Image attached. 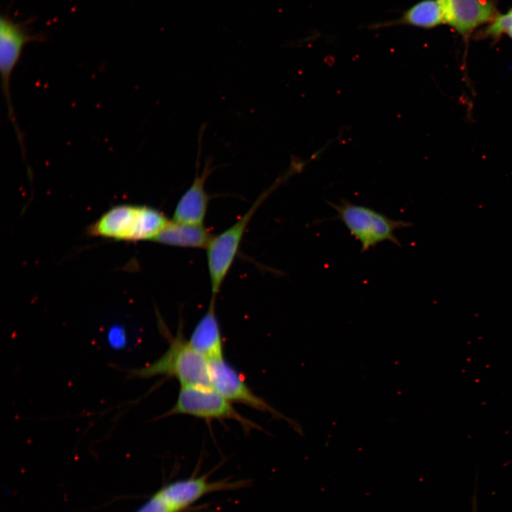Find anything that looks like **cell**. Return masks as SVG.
Returning <instances> with one entry per match:
<instances>
[{
  "mask_svg": "<svg viewBox=\"0 0 512 512\" xmlns=\"http://www.w3.org/2000/svg\"><path fill=\"white\" fill-rule=\"evenodd\" d=\"M169 221L160 211L150 207L119 206L94 223L90 233L117 240H154Z\"/></svg>",
  "mask_w": 512,
  "mask_h": 512,
  "instance_id": "3",
  "label": "cell"
},
{
  "mask_svg": "<svg viewBox=\"0 0 512 512\" xmlns=\"http://www.w3.org/2000/svg\"><path fill=\"white\" fill-rule=\"evenodd\" d=\"M208 361L211 388L227 400L270 412L279 417H285L256 395L246 384L243 377L223 357Z\"/></svg>",
  "mask_w": 512,
  "mask_h": 512,
  "instance_id": "7",
  "label": "cell"
},
{
  "mask_svg": "<svg viewBox=\"0 0 512 512\" xmlns=\"http://www.w3.org/2000/svg\"><path fill=\"white\" fill-rule=\"evenodd\" d=\"M214 235L203 225L183 224L171 220L154 240L176 247L206 249Z\"/></svg>",
  "mask_w": 512,
  "mask_h": 512,
  "instance_id": "12",
  "label": "cell"
},
{
  "mask_svg": "<svg viewBox=\"0 0 512 512\" xmlns=\"http://www.w3.org/2000/svg\"><path fill=\"white\" fill-rule=\"evenodd\" d=\"M189 345L208 361L223 357L222 334L215 313V299L197 323L189 339Z\"/></svg>",
  "mask_w": 512,
  "mask_h": 512,
  "instance_id": "11",
  "label": "cell"
},
{
  "mask_svg": "<svg viewBox=\"0 0 512 512\" xmlns=\"http://www.w3.org/2000/svg\"><path fill=\"white\" fill-rule=\"evenodd\" d=\"M237 486L238 484L209 482L204 476L193 477L168 484L156 494L173 512H181L206 494Z\"/></svg>",
  "mask_w": 512,
  "mask_h": 512,
  "instance_id": "9",
  "label": "cell"
},
{
  "mask_svg": "<svg viewBox=\"0 0 512 512\" xmlns=\"http://www.w3.org/2000/svg\"><path fill=\"white\" fill-rule=\"evenodd\" d=\"M136 512H173L162 498L155 493Z\"/></svg>",
  "mask_w": 512,
  "mask_h": 512,
  "instance_id": "15",
  "label": "cell"
},
{
  "mask_svg": "<svg viewBox=\"0 0 512 512\" xmlns=\"http://www.w3.org/2000/svg\"><path fill=\"white\" fill-rule=\"evenodd\" d=\"M512 27V13L497 14L484 31V34L491 37H498Z\"/></svg>",
  "mask_w": 512,
  "mask_h": 512,
  "instance_id": "14",
  "label": "cell"
},
{
  "mask_svg": "<svg viewBox=\"0 0 512 512\" xmlns=\"http://www.w3.org/2000/svg\"><path fill=\"white\" fill-rule=\"evenodd\" d=\"M444 22L459 33L467 36L478 26L490 22L497 15L489 0H437Z\"/></svg>",
  "mask_w": 512,
  "mask_h": 512,
  "instance_id": "8",
  "label": "cell"
},
{
  "mask_svg": "<svg viewBox=\"0 0 512 512\" xmlns=\"http://www.w3.org/2000/svg\"><path fill=\"white\" fill-rule=\"evenodd\" d=\"M509 11H511L512 13V9Z\"/></svg>",
  "mask_w": 512,
  "mask_h": 512,
  "instance_id": "19",
  "label": "cell"
},
{
  "mask_svg": "<svg viewBox=\"0 0 512 512\" xmlns=\"http://www.w3.org/2000/svg\"><path fill=\"white\" fill-rule=\"evenodd\" d=\"M398 23L432 28L444 22L437 0H422L405 11Z\"/></svg>",
  "mask_w": 512,
  "mask_h": 512,
  "instance_id": "13",
  "label": "cell"
},
{
  "mask_svg": "<svg viewBox=\"0 0 512 512\" xmlns=\"http://www.w3.org/2000/svg\"><path fill=\"white\" fill-rule=\"evenodd\" d=\"M352 236L361 244L362 252L385 241L399 247L401 243L395 235L396 230L409 228L411 223L395 220L371 208L341 199L338 204L328 202Z\"/></svg>",
  "mask_w": 512,
  "mask_h": 512,
  "instance_id": "1",
  "label": "cell"
},
{
  "mask_svg": "<svg viewBox=\"0 0 512 512\" xmlns=\"http://www.w3.org/2000/svg\"><path fill=\"white\" fill-rule=\"evenodd\" d=\"M472 512H478L477 505H476V499L475 496L474 497V499H473V511H472Z\"/></svg>",
  "mask_w": 512,
  "mask_h": 512,
  "instance_id": "17",
  "label": "cell"
},
{
  "mask_svg": "<svg viewBox=\"0 0 512 512\" xmlns=\"http://www.w3.org/2000/svg\"><path fill=\"white\" fill-rule=\"evenodd\" d=\"M215 167L211 166V160L208 159L199 174L196 171L191 186L179 199L174 210L172 220L178 223L203 225L206 217L210 196L205 189L208 176Z\"/></svg>",
  "mask_w": 512,
  "mask_h": 512,
  "instance_id": "10",
  "label": "cell"
},
{
  "mask_svg": "<svg viewBox=\"0 0 512 512\" xmlns=\"http://www.w3.org/2000/svg\"><path fill=\"white\" fill-rule=\"evenodd\" d=\"M507 33L512 38V27L508 31Z\"/></svg>",
  "mask_w": 512,
  "mask_h": 512,
  "instance_id": "18",
  "label": "cell"
},
{
  "mask_svg": "<svg viewBox=\"0 0 512 512\" xmlns=\"http://www.w3.org/2000/svg\"><path fill=\"white\" fill-rule=\"evenodd\" d=\"M132 375L140 378L168 375L176 378L181 387L211 388L208 360L194 350L181 334L171 341L159 358L133 370Z\"/></svg>",
  "mask_w": 512,
  "mask_h": 512,
  "instance_id": "2",
  "label": "cell"
},
{
  "mask_svg": "<svg viewBox=\"0 0 512 512\" xmlns=\"http://www.w3.org/2000/svg\"><path fill=\"white\" fill-rule=\"evenodd\" d=\"M271 187L255 201L233 225L214 235L206 248L211 298L216 299L234 260L238 255L245 231L255 212L274 188Z\"/></svg>",
  "mask_w": 512,
  "mask_h": 512,
  "instance_id": "4",
  "label": "cell"
},
{
  "mask_svg": "<svg viewBox=\"0 0 512 512\" xmlns=\"http://www.w3.org/2000/svg\"><path fill=\"white\" fill-rule=\"evenodd\" d=\"M45 41L41 34H33L27 23L14 21L7 15L0 18V72L2 92L8 110V117L14 125L20 144H23L21 132L16 123L11 101L10 83L14 70L28 43Z\"/></svg>",
  "mask_w": 512,
  "mask_h": 512,
  "instance_id": "5",
  "label": "cell"
},
{
  "mask_svg": "<svg viewBox=\"0 0 512 512\" xmlns=\"http://www.w3.org/2000/svg\"><path fill=\"white\" fill-rule=\"evenodd\" d=\"M168 414L188 415L206 420L233 419L251 427V422L233 408L230 401L208 387H181L176 402Z\"/></svg>",
  "mask_w": 512,
  "mask_h": 512,
  "instance_id": "6",
  "label": "cell"
},
{
  "mask_svg": "<svg viewBox=\"0 0 512 512\" xmlns=\"http://www.w3.org/2000/svg\"><path fill=\"white\" fill-rule=\"evenodd\" d=\"M108 341L113 348H119L124 346L126 336H124L123 331L119 329H111L109 334Z\"/></svg>",
  "mask_w": 512,
  "mask_h": 512,
  "instance_id": "16",
  "label": "cell"
}]
</instances>
